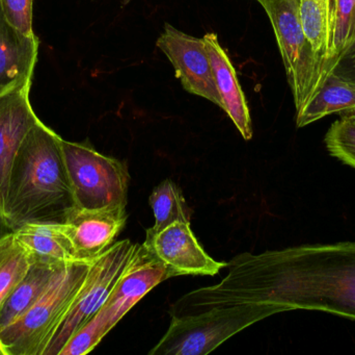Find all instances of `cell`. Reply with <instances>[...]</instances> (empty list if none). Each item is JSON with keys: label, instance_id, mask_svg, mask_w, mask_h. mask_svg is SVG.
Instances as JSON below:
<instances>
[{"label": "cell", "instance_id": "6da1fadb", "mask_svg": "<svg viewBox=\"0 0 355 355\" xmlns=\"http://www.w3.org/2000/svg\"><path fill=\"white\" fill-rule=\"evenodd\" d=\"M227 268L220 283L180 298L184 314L254 304L269 306L275 315L321 311L355 320V242L242 254Z\"/></svg>", "mask_w": 355, "mask_h": 355}, {"label": "cell", "instance_id": "7a4b0ae2", "mask_svg": "<svg viewBox=\"0 0 355 355\" xmlns=\"http://www.w3.org/2000/svg\"><path fill=\"white\" fill-rule=\"evenodd\" d=\"M62 141L41 120L23 140L6 192L4 221L10 231L26 223L64 222L75 206Z\"/></svg>", "mask_w": 355, "mask_h": 355}, {"label": "cell", "instance_id": "3957f363", "mask_svg": "<svg viewBox=\"0 0 355 355\" xmlns=\"http://www.w3.org/2000/svg\"><path fill=\"white\" fill-rule=\"evenodd\" d=\"M95 260L77 261L64 267L41 298L19 320L0 331V355H43Z\"/></svg>", "mask_w": 355, "mask_h": 355}, {"label": "cell", "instance_id": "277c9868", "mask_svg": "<svg viewBox=\"0 0 355 355\" xmlns=\"http://www.w3.org/2000/svg\"><path fill=\"white\" fill-rule=\"evenodd\" d=\"M168 279L171 275L166 267L139 244L105 302L67 342L58 355H85L93 352L139 300Z\"/></svg>", "mask_w": 355, "mask_h": 355}, {"label": "cell", "instance_id": "5b68a950", "mask_svg": "<svg viewBox=\"0 0 355 355\" xmlns=\"http://www.w3.org/2000/svg\"><path fill=\"white\" fill-rule=\"evenodd\" d=\"M273 315V311L264 304H242L171 318L168 331L149 354H208L236 333Z\"/></svg>", "mask_w": 355, "mask_h": 355}, {"label": "cell", "instance_id": "8992f818", "mask_svg": "<svg viewBox=\"0 0 355 355\" xmlns=\"http://www.w3.org/2000/svg\"><path fill=\"white\" fill-rule=\"evenodd\" d=\"M272 24L293 94L296 114L314 95L327 73V64L315 53L300 17V0H257Z\"/></svg>", "mask_w": 355, "mask_h": 355}, {"label": "cell", "instance_id": "52a82bcc", "mask_svg": "<svg viewBox=\"0 0 355 355\" xmlns=\"http://www.w3.org/2000/svg\"><path fill=\"white\" fill-rule=\"evenodd\" d=\"M75 206L85 210L127 206L126 165L104 156L87 143L62 141Z\"/></svg>", "mask_w": 355, "mask_h": 355}, {"label": "cell", "instance_id": "ba28073f", "mask_svg": "<svg viewBox=\"0 0 355 355\" xmlns=\"http://www.w3.org/2000/svg\"><path fill=\"white\" fill-rule=\"evenodd\" d=\"M139 244L116 242L96 258L74 304L43 355H58L67 342L99 310L118 283Z\"/></svg>", "mask_w": 355, "mask_h": 355}, {"label": "cell", "instance_id": "9c48e42d", "mask_svg": "<svg viewBox=\"0 0 355 355\" xmlns=\"http://www.w3.org/2000/svg\"><path fill=\"white\" fill-rule=\"evenodd\" d=\"M156 45L168 56L177 79L188 93L206 98L223 110L204 39L192 37L173 25L166 24Z\"/></svg>", "mask_w": 355, "mask_h": 355}, {"label": "cell", "instance_id": "30bf717a", "mask_svg": "<svg viewBox=\"0 0 355 355\" xmlns=\"http://www.w3.org/2000/svg\"><path fill=\"white\" fill-rule=\"evenodd\" d=\"M155 256L172 277L181 275H215L227 267L206 254L190 229L189 223L176 222L156 233H146L143 244Z\"/></svg>", "mask_w": 355, "mask_h": 355}, {"label": "cell", "instance_id": "8fae6325", "mask_svg": "<svg viewBox=\"0 0 355 355\" xmlns=\"http://www.w3.org/2000/svg\"><path fill=\"white\" fill-rule=\"evenodd\" d=\"M126 206L85 210L73 206L64 222L79 261H92L114 244L126 224Z\"/></svg>", "mask_w": 355, "mask_h": 355}, {"label": "cell", "instance_id": "7c38bea8", "mask_svg": "<svg viewBox=\"0 0 355 355\" xmlns=\"http://www.w3.org/2000/svg\"><path fill=\"white\" fill-rule=\"evenodd\" d=\"M31 85L0 97V214L3 218L12 163L23 140L40 121L29 99Z\"/></svg>", "mask_w": 355, "mask_h": 355}, {"label": "cell", "instance_id": "4fadbf2b", "mask_svg": "<svg viewBox=\"0 0 355 355\" xmlns=\"http://www.w3.org/2000/svg\"><path fill=\"white\" fill-rule=\"evenodd\" d=\"M39 48L37 35L15 28L0 10V97L33 83Z\"/></svg>", "mask_w": 355, "mask_h": 355}, {"label": "cell", "instance_id": "5bb4252c", "mask_svg": "<svg viewBox=\"0 0 355 355\" xmlns=\"http://www.w3.org/2000/svg\"><path fill=\"white\" fill-rule=\"evenodd\" d=\"M202 39L214 72L217 91L223 100V110L232 119L244 140H250L252 138V119L235 68L219 44L216 33H207Z\"/></svg>", "mask_w": 355, "mask_h": 355}, {"label": "cell", "instance_id": "9a60e30c", "mask_svg": "<svg viewBox=\"0 0 355 355\" xmlns=\"http://www.w3.org/2000/svg\"><path fill=\"white\" fill-rule=\"evenodd\" d=\"M14 233L33 264L60 267L79 261L64 222L26 223Z\"/></svg>", "mask_w": 355, "mask_h": 355}, {"label": "cell", "instance_id": "2e32d148", "mask_svg": "<svg viewBox=\"0 0 355 355\" xmlns=\"http://www.w3.org/2000/svg\"><path fill=\"white\" fill-rule=\"evenodd\" d=\"M354 112L355 85L329 71L308 104L296 114V124L304 127L329 115Z\"/></svg>", "mask_w": 355, "mask_h": 355}, {"label": "cell", "instance_id": "e0dca14e", "mask_svg": "<svg viewBox=\"0 0 355 355\" xmlns=\"http://www.w3.org/2000/svg\"><path fill=\"white\" fill-rule=\"evenodd\" d=\"M66 266L31 264L24 279L0 306V331L19 320L41 298L58 272Z\"/></svg>", "mask_w": 355, "mask_h": 355}, {"label": "cell", "instance_id": "ac0fdd59", "mask_svg": "<svg viewBox=\"0 0 355 355\" xmlns=\"http://www.w3.org/2000/svg\"><path fill=\"white\" fill-rule=\"evenodd\" d=\"M300 17L313 50L331 71L329 62L333 53L334 0H300Z\"/></svg>", "mask_w": 355, "mask_h": 355}, {"label": "cell", "instance_id": "d6986e66", "mask_svg": "<svg viewBox=\"0 0 355 355\" xmlns=\"http://www.w3.org/2000/svg\"><path fill=\"white\" fill-rule=\"evenodd\" d=\"M149 204L155 217V224L148 229L149 233H158L176 222L190 224L191 210L188 208L179 185L172 179H166L154 188Z\"/></svg>", "mask_w": 355, "mask_h": 355}, {"label": "cell", "instance_id": "ffe728a7", "mask_svg": "<svg viewBox=\"0 0 355 355\" xmlns=\"http://www.w3.org/2000/svg\"><path fill=\"white\" fill-rule=\"evenodd\" d=\"M31 264L29 252L14 231L0 238V306L24 279Z\"/></svg>", "mask_w": 355, "mask_h": 355}, {"label": "cell", "instance_id": "44dd1931", "mask_svg": "<svg viewBox=\"0 0 355 355\" xmlns=\"http://www.w3.org/2000/svg\"><path fill=\"white\" fill-rule=\"evenodd\" d=\"M324 143L331 156L355 169V112L342 115L331 124Z\"/></svg>", "mask_w": 355, "mask_h": 355}, {"label": "cell", "instance_id": "7402d4cb", "mask_svg": "<svg viewBox=\"0 0 355 355\" xmlns=\"http://www.w3.org/2000/svg\"><path fill=\"white\" fill-rule=\"evenodd\" d=\"M355 40V0H334L333 53L329 69L337 56Z\"/></svg>", "mask_w": 355, "mask_h": 355}, {"label": "cell", "instance_id": "603a6c76", "mask_svg": "<svg viewBox=\"0 0 355 355\" xmlns=\"http://www.w3.org/2000/svg\"><path fill=\"white\" fill-rule=\"evenodd\" d=\"M33 0H0V10L4 18L24 35H35L33 26Z\"/></svg>", "mask_w": 355, "mask_h": 355}, {"label": "cell", "instance_id": "cb8c5ba5", "mask_svg": "<svg viewBox=\"0 0 355 355\" xmlns=\"http://www.w3.org/2000/svg\"><path fill=\"white\" fill-rule=\"evenodd\" d=\"M331 72L355 85V40L337 56Z\"/></svg>", "mask_w": 355, "mask_h": 355}, {"label": "cell", "instance_id": "d4e9b609", "mask_svg": "<svg viewBox=\"0 0 355 355\" xmlns=\"http://www.w3.org/2000/svg\"><path fill=\"white\" fill-rule=\"evenodd\" d=\"M8 231H10L8 229L6 221H4L3 216L0 214V238L3 237V236L6 235V233H8Z\"/></svg>", "mask_w": 355, "mask_h": 355}]
</instances>
